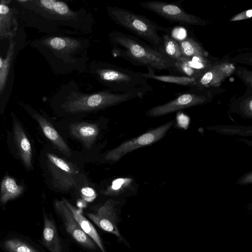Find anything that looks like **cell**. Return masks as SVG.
I'll list each match as a JSON object with an SVG mask.
<instances>
[{"mask_svg":"<svg viewBox=\"0 0 252 252\" xmlns=\"http://www.w3.org/2000/svg\"><path fill=\"white\" fill-rule=\"evenodd\" d=\"M25 2L33 6L41 31L49 35L82 36L93 32L94 16L84 8L74 10L66 1L59 0Z\"/></svg>","mask_w":252,"mask_h":252,"instance_id":"cell-1","label":"cell"},{"mask_svg":"<svg viewBox=\"0 0 252 252\" xmlns=\"http://www.w3.org/2000/svg\"><path fill=\"white\" fill-rule=\"evenodd\" d=\"M138 98L133 94L116 93L105 89L84 93L77 82L71 80L63 84L53 98L57 112L64 116H81L119 105Z\"/></svg>","mask_w":252,"mask_h":252,"instance_id":"cell-2","label":"cell"},{"mask_svg":"<svg viewBox=\"0 0 252 252\" xmlns=\"http://www.w3.org/2000/svg\"><path fill=\"white\" fill-rule=\"evenodd\" d=\"M38 44L56 74L66 75L88 71L90 38L51 34L39 39Z\"/></svg>","mask_w":252,"mask_h":252,"instance_id":"cell-3","label":"cell"},{"mask_svg":"<svg viewBox=\"0 0 252 252\" xmlns=\"http://www.w3.org/2000/svg\"><path fill=\"white\" fill-rule=\"evenodd\" d=\"M111 54L124 59L135 66L146 67L155 71H173L175 61L144 40L119 31L108 33Z\"/></svg>","mask_w":252,"mask_h":252,"instance_id":"cell-4","label":"cell"},{"mask_svg":"<svg viewBox=\"0 0 252 252\" xmlns=\"http://www.w3.org/2000/svg\"><path fill=\"white\" fill-rule=\"evenodd\" d=\"M88 71L99 84L114 92L133 94L141 98L154 91L141 72L110 63L93 60L88 64Z\"/></svg>","mask_w":252,"mask_h":252,"instance_id":"cell-5","label":"cell"},{"mask_svg":"<svg viewBox=\"0 0 252 252\" xmlns=\"http://www.w3.org/2000/svg\"><path fill=\"white\" fill-rule=\"evenodd\" d=\"M107 13L116 24L132 32L160 52L162 38L158 32L170 34V27L158 25L147 17L117 6H107Z\"/></svg>","mask_w":252,"mask_h":252,"instance_id":"cell-6","label":"cell"},{"mask_svg":"<svg viewBox=\"0 0 252 252\" xmlns=\"http://www.w3.org/2000/svg\"><path fill=\"white\" fill-rule=\"evenodd\" d=\"M213 99L209 89L199 90L190 88L178 95L175 98L147 111L146 115L150 117H158L176 111L209 103Z\"/></svg>","mask_w":252,"mask_h":252,"instance_id":"cell-7","label":"cell"},{"mask_svg":"<svg viewBox=\"0 0 252 252\" xmlns=\"http://www.w3.org/2000/svg\"><path fill=\"white\" fill-rule=\"evenodd\" d=\"M175 123L176 121L172 120L140 136L122 143L107 152L104 156V159L117 161L126 154L135 150L158 142L165 136Z\"/></svg>","mask_w":252,"mask_h":252,"instance_id":"cell-8","label":"cell"},{"mask_svg":"<svg viewBox=\"0 0 252 252\" xmlns=\"http://www.w3.org/2000/svg\"><path fill=\"white\" fill-rule=\"evenodd\" d=\"M140 5L172 23L197 26H205L208 24L199 16L187 12L178 2L150 0L141 2Z\"/></svg>","mask_w":252,"mask_h":252,"instance_id":"cell-9","label":"cell"},{"mask_svg":"<svg viewBox=\"0 0 252 252\" xmlns=\"http://www.w3.org/2000/svg\"><path fill=\"white\" fill-rule=\"evenodd\" d=\"M236 66L224 57L218 59L197 79L191 88L199 90L218 88L225 79L234 73Z\"/></svg>","mask_w":252,"mask_h":252,"instance_id":"cell-10","label":"cell"},{"mask_svg":"<svg viewBox=\"0 0 252 252\" xmlns=\"http://www.w3.org/2000/svg\"><path fill=\"white\" fill-rule=\"evenodd\" d=\"M54 208L62 220L66 232L82 247L94 250L97 246L81 228L72 212L63 200H56Z\"/></svg>","mask_w":252,"mask_h":252,"instance_id":"cell-11","label":"cell"},{"mask_svg":"<svg viewBox=\"0 0 252 252\" xmlns=\"http://www.w3.org/2000/svg\"><path fill=\"white\" fill-rule=\"evenodd\" d=\"M88 217L101 229L112 233L120 241L124 239L118 227L119 221L116 203L109 200L99 206L93 212L87 213Z\"/></svg>","mask_w":252,"mask_h":252,"instance_id":"cell-12","label":"cell"},{"mask_svg":"<svg viewBox=\"0 0 252 252\" xmlns=\"http://www.w3.org/2000/svg\"><path fill=\"white\" fill-rule=\"evenodd\" d=\"M49 167L54 182L63 190H67L75 186V176L79 173L74 165L60 157L47 153Z\"/></svg>","mask_w":252,"mask_h":252,"instance_id":"cell-13","label":"cell"},{"mask_svg":"<svg viewBox=\"0 0 252 252\" xmlns=\"http://www.w3.org/2000/svg\"><path fill=\"white\" fill-rule=\"evenodd\" d=\"M217 59L210 55L191 58L182 57L175 61L173 71L181 76L197 79Z\"/></svg>","mask_w":252,"mask_h":252,"instance_id":"cell-14","label":"cell"},{"mask_svg":"<svg viewBox=\"0 0 252 252\" xmlns=\"http://www.w3.org/2000/svg\"><path fill=\"white\" fill-rule=\"evenodd\" d=\"M69 129L70 134L87 149L92 147L99 132V128L96 124L86 121L72 123Z\"/></svg>","mask_w":252,"mask_h":252,"instance_id":"cell-15","label":"cell"},{"mask_svg":"<svg viewBox=\"0 0 252 252\" xmlns=\"http://www.w3.org/2000/svg\"><path fill=\"white\" fill-rule=\"evenodd\" d=\"M32 116L39 124L45 136L65 156L69 157L71 151L64 139L45 118L37 112L32 113Z\"/></svg>","mask_w":252,"mask_h":252,"instance_id":"cell-16","label":"cell"},{"mask_svg":"<svg viewBox=\"0 0 252 252\" xmlns=\"http://www.w3.org/2000/svg\"><path fill=\"white\" fill-rule=\"evenodd\" d=\"M10 1H0V38L10 39L16 34L18 25L16 12L7 4Z\"/></svg>","mask_w":252,"mask_h":252,"instance_id":"cell-17","label":"cell"},{"mask_svg":"<svg viewBox=\"0 0 252 252\" xmlns=\"http://www.w3.org/2000/svg\"><path fill=\"white\" fill-rule=\"evenodd\" d=\"M42 241L50 252H63V248L54 220L44 213Z\"/></svg>","mask_w":252,"mask_h":252,"instance_id":"cell-18","label":"cell"},{"mask_svg":"<svg viewBox=\"0 0 252 252\" xmlns=\"http://www.w3.org/2000/svg\"><path fill=\"white\" fill-rule=\"evenodd\" d=\"M14 139L20 157L27 168L32 167V149L31 143L19 123L13 120Z\"/></svg>","mask_w":252,"mask_h":252,"instance_id":"cell-19","label":"cell"},{"mask_svg":"<svg viewBox=\"0 0 252 252\" xmlns=\"http://www.w3.org/2000/svg\"><path fill=\"white\" fill-rule=\"evenodd\" d=\"M62 200L72 212L83 232L95 243L102 252H106L104 246L97 231L93 224L84 217L81 209L74 206L66 199L63 198Z\"/></svg>","mask_w":252,"mask_h":252,"instance_id":"cell-20","label":"cell"},{"mask_svg":"<svg viewBox=\"0 0 252 252\" xmlns=\"http://www.w3.org/2000/svg\"><path fill=\"white\" fill-rule=\"evenodd\" d=\"M148 73H141L142 76L146 79H152L165 83H173L182 86L193 87L196 82V79L193 78L178 75H157L154 70L148 69Z\"/></svg>","mask_w":252,"mask_h":252,"instance_id":"cell-21","label":"cell"},{"mask_svg":"<svg viewBox=\"0 0 252 252\" xmlns=\"http://www.w3.org/2000/svg\"><path fill=\"white\" fill-rule=\"evenodd\" d=\"M181 49L182 57L191 58L198 56H208L209 53L202 45L191 37L178 41Z\"/></svg>","mask_w":252,"mask_h":252,"instance_id":"cell-22","label":"cell"},{"mask_svg":"<svg viewBox=\"0 0 252 252\" xmlns=\"http://www.w3.org/2000/svg\"><path fill=\"white\" fill-rule=\"evenodd\" d=\"M24 187L18 185L13 178L6 176L4 178L0 185V199L2 203L19 196L23 191Z\"/></svg>","mask_w":252,"mask_h":252,"instance_id":"cell-23","label":"cell"},{"mask_svg":"<svg viewBox=\"0 0 252 252\" xmlns=\"http://www.w3.org/2000/svg\"><path fill=\"white\" fill-rule=\"evenodd\" d=\"M161 38L160 52L174 61H177L182 57L178 41L168 33L163 34L161 35Z\"/></svg>","mask_w":252,"mask_h":252,"instance_id":"cell-24","label":"cell"},{"mask_svg":"<svg viewBox=\"0 0 252 252\" xmlns=\"http://www.w3.org/2000/svg\"><path fill=\"white\" fill-rule=\"evenodd\" d=\"M15 43L12 38H10V44L5 59L0 57V94H1L6 85L10 68L13 59Z\"/></svg>","mask_w":252,"mask_h":252,"instance_id":"cell-25","label":"cell"},{"mask_svg":"<svg viewBox=\"0 0 252 252\" xmlns=\"http://www.w3.org/2000/svg\"><path fill=\"white\" fill-rule=\"evenodd\" d=\"M232 112L240 115L246 119L252 118V94L246 92L244 95L234 101L231 106Z\"/></svg>","mask_w":252,"mask_h":252,"instance_id":"cell-26","label":"cell"},{"mask_svg":"<svg viewBox=\"0 0 252 252\" xmlns=\"http://www.w3.org/2000/svg\"><path fill=\"white\" fill-rule=\"evenodd\" d=\"M3 247L9 252H40L25 241L17 238L5 241Z\"/></svg>","mask_w":252,"mask_h":252,"instance_id":"cell-27","label":"cell"},{"mask_svg":"<svg viewBox=\"0 0 252 252\" xmlns=\"http://www.w3.org/2000/svg\"><path fill=\"white\" fill-rule=\"evenodd\" d=\"M132 182L131 179L124 178L115 180L112 185L104 192L106 195H116L122 192L124 188L129 186Z\"/></svg>","mask_w":252,"mask_h":252,"instance_id":"cell-28","label":"cell"},{"mask_svg":"<svg viewBox=\"0 0 252 252\" xmlns=\"http://www.w3.org/2000/svg\"><path fill=\"white\" fill-rule=\"evenodd\" d=\"M234 73L242 81L245 85L252 90V71L242 66H236Z\"/></svg>","mask_w":252,"mask_h":252,"instance_id":"cell-29","label":"cell"},{"mask_svg":"<svg viewBox=\"0 0 252 252\" xmlns=\"http://www.w3.org/2000/svg\"><path fill=\"white\" fill-rule=\"evenodd\" d=\"M228 61L233 64L235 63H240L252 65V53H244L236 56L233 58H227Z\"/></svg>","mask_w":252,"mask_h":252,"instance_id":"cell-30","label":"cell"},{"mask_svg":"<svg viewBox=\"0 0 252 252\" xmlns=\"http://www.w3.org/2000/svg\"><path fill=\"white\" fill-rule=\"evenodd\" d=\"M252 16V10L251 9L243 11L232 17L229 22H235L250 19Z\"/></svg>","mask_w":252,"mask_h":252,"instance_id":"cell-31","label":"cell"},{"mask_svg":"<svg viewBox=\"0 0 252 252\" xmlns=\"http://www.w3.org/2000/svg\"><path fill=\"white\" fill-rule=\"evenodd\" d=\"M81 194L84 200L87 202H91L96 197V193L94 190L88 187L82 189Z\"/></svg>","mask_w":252,"mask_h":252,"instance_id":"cell-32","label":"cell"},{"mask_svg":"<svg viewBox=\"0 0 252 252\" xmlns=\"http://www.w3.org/2000/svg\"><path fill=\"white\" fill-rule=\"evenodd\" d=\"M237 184L245 185L252 183V172L250 171L244 174L236 182Z\"/></svg>","mask_w":252,"mask_h":252,"instance_id":"cell-33","label":"cell"}]
</instances>
